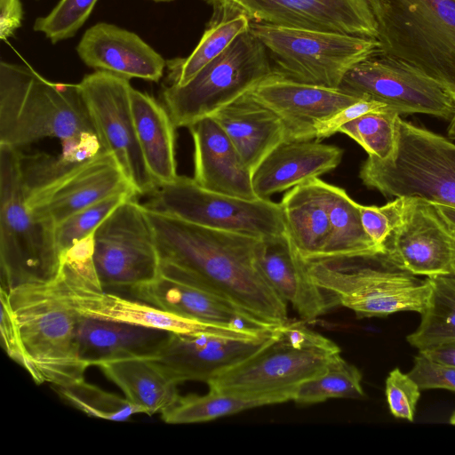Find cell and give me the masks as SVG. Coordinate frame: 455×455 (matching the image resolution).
<instances>
[{
	"label": "cell",
	"instance_id": "50",
	"mask_svg": "<svg viewBox=\"0 0 455 455\" xmlns=\"http://www.w3.org/2000/svg\"><path fill=\"white\" fill-rule=\"evenodd\" d=\"M154 1L165 2V1H172V0H154Z\"/></svg>",
	"mask_w": 455,
	"mask_h": 455
},
{
	"label": "cell",
	"instance_id": "12",
	"mask_svg": "<svg viewBox=\"0 0 455 455\" xmlns=\"http://www.w3.org/2000/svg\"><path fill=\"white\" fill-rule=\"evenodd\" d=\"M93 262L102 287L131 288L159 275L154 231L143 204L129 198L93 233Z\"/></svg>",
	"mask_w": 455,
	"mask_h": 455
},
{
	"label": "cell",
	"instance_id": "40",
	"mask_svg": "<svg viewBox=\"0 0 455 455\" xmlns=\"http://www.w3.org/2000/svg\"><path fill=\"white\" fill-rule=\"evenodd\" d=\"M410 197L399 196L382 206L359 204L361 221L370 238L382 250L391 233L402 223Z\"/></svg>",
	"mask_w": 455,
	"mask_h": 455
},
{
	"label": "cell",
	"instance_id": "14",
	"mask_svg": "<svg viewBox=\"0 0 455 455\" xmlns=\"http://www.w3.org/2000/svg\"><path fill=\"white\" fill-rule=\"evenodd\" d=\"M339 88L386 103L399 115L451 119L455 114V99L446 89L409 63L379 51L354 66Z\"/></svg>",
	"mask_w": 455,
	"mask_h": 455
},
{
	"label": "cell",
	"instance_id": "9",
	"mask_svg": "<svg viewBox=\"0 0 455 455\" xmlns=\"http://www.w3.org/2000/svg\"><path fill=\"white\" fill-rule=\"evenodd\" d=\"M266 47L273 72L292 81L339 88L346 74L379 51L376 38L250 22Z\"/></svg>",
	"mask_w": 455,
	"mask_h": 455
},
{
	"label": "cell",
	"instance_id": "3",
	"mask_svg": "<svg viewBox=\"0 0 455 455\" xmlns=\"http://www.w3.org/2000/svg\"><path fill=\"white\" fill-rule=\"evenodd\" d=\"M340 354L331 339L302 321H288L254 354L207 382L210 389L292 401L296 388Z\"/></svg>",
	"mask_w": 455,
	"mask_h": 455
},
{
	"label": "cell",
	"instance_id": "51",
	"mask_svg": "<svg viewBox=\"0 0 455 455\" xmlns=\"http://www.w3.org/2000/svg\"><path fill=\"white\" fill-rule=\"evenodd\" d=\"M453 1H455V0H453Z\"/></svg>",
	"mask_w": 455,
	"mask_h": 455
},
{
	"label": "cell",
	"instance_id": "30",
	"mask_svg": "<svg viewBox=\"0 0 455 455\" xmlns=\"http://www.w3.org/2000/svg\"><path fill=\"white\" fill-rule=\"evenodd\" d=\"M142 413L153 415L173 405L180 397L177 384L147 357L109 361L99 365Z\"/></svg>",
	"mask_w": 455,
	"mask_h": 455
},
{
	"label": "cell",
	"instance_id": "31",
	"mask_svg": "<svg viewBox=\"0 0 455 455\" xmlns=\"http://www.w3.org/2000/svg\"><path fill=\"white\" fill-rule=\"evenodd\" d=\"M250 20L240 12L214 8V14L198 44L185 58L166 60L168 84L184 85L203 68L220 56L250 28Z\"/></svg>",
	"mask_w": 455,
	"mask_h": 455
},
{
	"label": "cell",
	"instance_id": "10",
	"mask_svg": "<svg viewBox=\"0 0 455 455\" xmlns=\"http://www.w3.org/2000/svg\"><path fill=\"white\" fill-rule=\"evenodd\" d=\"M272 72L266 47L248 29L188 83L164 86V106L176 128H188L235 100Z\"/></svg>",
	"mask_w": 455,
	"mask_h": 455
},
{
	"label": "cell",
	"instance_id": "48",
	"mask_svg": "<svg viewBox=\"0 0 455 455\" xmlns=\"http://www.w3.org/2000/svg\"><path fill=\"white\" fill-rule=\"evenodd\" d=\"M448 134L450 139L455 140V114L451 119L450 126L448 129Z\"/></svg>",
	"mask_w": 455,
	"mask_h": 455
},
{
	"label": "cell",
	"instance_id": "36",
	"mask_svg": "<svg viewBox=\"0 0 455 455\" xmlns=\"http://www.w3.org/2000/svg\"><path fill=\"white\" fill-rule=\"evenodd\" d=\"M54 389L63 400L90 417L125 421L133 414L142 413L126 398L107 392L84 379L66 386H54Z\"/></svg>",
	"mask_w": 455,
	"mask_h": 455
},
{
	"label": "cell",
	"instance_id": "23",
	"mask_svg": "<svg viewBox=\"0 0 455 455\" xmlns=\"http://www.w3.org/2000/svg\"><path fill=\"white\" fill-rule=\"evenodd\" d=\"M256 257L267 281L303 321L314 322L337 306L310 278L286 233L259 239Z\"/></svg>",
	"mask_w": 455,
	"mask_h": 455
},
{
	"label": "cell",
	"instance_id": "41",
	"mask_svg": "<svg viewBox=\"0 0 455 455\" xmlns=\"http://www.w3.org/2000/svg\"><path fill=\"white\" fill-rule=\"evenodd\" d=\"M420 391L418 383L408 373L398 368L392 370L385 383V395L392 415L413 421Z\"/></svg>",
	"mask_w": 455,
	"mask_h": 455
},
{
	"label": "cell",
	"instance_id": "20",
	"mask_svg": "<svg viewBox=\"0 0 455 455\" xmlns=\"http://www.w3.org/2000/svg\"><path fill=\"white\" fill-rule=\"evenodd\" d=\"M139 300L202 323L239 331L267 334L278 326L245 311L208 286L159 275L154 280L129 288Z\"/></svg>",
	"mask_w": 455,
	"mask_h": 455
},
{
	"label": "cell",
	"instance_id": "44",
	"mask_svg": "<svg viewBox=\"0 0 455 455\" xmlns=\"http://www.w3.org/2000/svg\"><path fill=\"white\" fill-rule=\"evenodd\" d=\"M386 103L370 99H362L334 114L316 124V140L328 138L339 132L345 124L373 111L389 109ZM392 109V108H391Z\"/></svg>",
	"mask_w": 455,
	"mask_h": 455
},
{
	"label": "cell",
	"instance_id": "4",
	"mask_svg": "<svg viewBox=\"0 0 455 455\" xmlns=\"http://www.w3.org/2000/svg\"><path fill=\"white\" fill-rule=\"evenodd\" d=\"M313 282L338 305L358 318L413 311L422 314L432 292L430 279L421 280L396 267L386 252L321 258L305 261Z\"/></svg>",
	"mask_w": 455,
	"mask_h": 455
},
{
	"label": "cell",
	"instance_id": "29",
	"mask_svg": "<svg viewBox=\"0 0 455 455\" xmlns=\"http://www.w3.org/2000/svg\"><path fill=\"white\" fill-rule=\"evenodd\" d=\"M132 111L148 169L158 186L177 176L175 128L167 109L152 96L132 87Z\"/></svg>",
	"mask_w": 455,
	"mask_h": 455
},
{
	"label": "cell",
	"instance_id": "26",
	"mask_svg": "<svg viewBox=\"0 0 455 455\" xmlns=\"http://www.w3.org/2000/svg\"><path fill=\"white\" fill-rule=\"evenodd\" d=\"M211 116L228 134L251 172L276 146L286 140L280 118L249 92L220 108Z\"/></svg>",
	"mask_w": 455,
	"mask_h": 455
},
{
	"label": "cell",
	"instance_id": "45",
	"mask_svg": "<svg viewBox=\"0 0 455 455\" xmlns=\"http://www.w3.org/2000/svg\"><path fill=\"white\" fill-rule=\"evenodd\" d=\"M23 10L20 0H0V38L6 41L20 28Z\"/></svg>",
	"mask_w": 455,
	"mask_h": 455
},
{
	"label": "cell",
	"instance_id": "18",
	"mask_svg": "<svg viewBox=\"0 0 455 455\" xmlns=\"http://www.w3.org/2000/svg\"><path fill=\"white\" fill-rule=\"evenodd\" d=\"M385 247L392 263L415 275L455 274V228L425 199L410 197Z\"/></svg>",
	"mask_w": 455,
	"mask_h": 455
},
{
	"label": "cell",
	"instance_id": "37",
	"mask_svg": "<svg viewBox=\"0 0 455 455\" xmlns=\"http://www.w3.org/2000/svg\"><path fill=\"white\" fill-rule=\"evenodd\" d=\"M400 115L394 109L364 114L342 125L338 132L356 141L368 155L388 158L396 143V121Z\"/></svg>",
	"mask_w": 455,
	"mask_h": 455
},
{
	"label": "cell",
	"instance_id": "32",
	"mask_svg": "<svg viewBox=\"0 0 455 455\" xmlns=\"http://www.w3.org/2000/svg\"><path fill=\"white\" fill-rule=\"evenodd\" d=\"M322 188L331 228L330 238L322 258L386 252L364 231L359 204L339 187L322 180Z\"/></svg>",
	"mask_w": 455,
	"mask_h": 455
},
{
	"label": "cell",
	"instance_id": "21",
	"mask_svg": "<svg viewBox=\"0 0 455 455\" xmlns=\"http://www.w3.org/2000/svg\"><path fill=\"white\" fill-rule=\"evenodd\" d=\"M248 92L280 118L285 140H315L319 122L362 100L340 88L299 83L275 72Z\"/></svg>",
	"mask_w": 455,
	"mask_h": 455
},
{
	"label": "cell",
	"instance_id": "11",
	"mask_svg": "<svg viewBox=\"0 0 455 455\" xmlns=\"http://www.w3.org/2000/svg\"><path fill=\"white\" fill-rule=\"evenodd\" d=\"M143 205L198 226L259 239L286 233L280 203L213 192L186 176L158 186Z\"/></svg>",
	"mask_w": 455,
	"mask_h": 455
},
{
	"label": "cell",
	"instance_id": "25",
	"mask_svg": "<svg viewBox=\"0 0 455 455\" xmlns=\"http://www.w3.org/2000/svg\"><path fill=\"white\" fill-rule=\"evenodd\" d=\"M343 150L315 140H284L252 172L255 196L269 199L275 193L319 178L338 167Z\"/></svg>",
	"mask_w": 455,
	"mask_h": 455
},
{
	"label": "cell",
	"instance_id": "19",
	"mask_svg": "<svg viewBox=\"0 0 455 455\" xmlns=\"http://www.w3.org/2000/svg\"><path fill=\"white\" fill-rule=\"evenodd\" d=\"M274 331L251 339L209 333H170L150 359L177 385L188 380L207 383L254 354Z\"/></svg>",
	"mask_w": 455,
	"mask_h": 455
},
{
	"label": "cell",
	"instance_id": "1",
	"mask_svg": "<svg viewBox=\"0 0 455 455\" xmlns=\"http://www.w3.org/2000/svg\"><path fill=\"white\" fill-rule=\"evenodd\" d=\"M145 209L155 235L159 275L212 288L272 325L289 321L288 303L259 267V238Z\"/></svg>",
	"mask_w": 455,
	"mask_h": 455
},
{
	"label": "cell",
	"instance_id": "2",
	"mask_svg": "<svg viewBox=\"0 0 455 455\" xmlns=\"http://www.w3.org/2000/svg\"><path fill=\"white\" fill-rule=\"evenodd\" d=\"M56 138L84 161L103 148L77 84L52 83L26 65L0 63V144L17 148Z\"/></svg>",
	"mask_w": 455,
	"mask_h": 455
},
{
	"label": "cell",
	"instance_id": "27",
	"mask_svg": "<svg viewBox=\"0 0 455 455\" xmlns=\"http://www.w3.org/2000/svg\"><path fill=\"white\" fill-rule=\"evenodd\" d=\"M171 332L81 315L78 349L89 367L125 358L153 357Z\"/></svg>",
	"mask_w": 455,
	"mask_h": 455
},
{
	"label": "cell",
	"instance_id": "17",
	"mask_svg": "<svg viewBox=\"0 0 455 455\" xmlns=\"http://www.w3.org/2000/svg\"><path fill=\"white\" fill-rule=\"evenodd\" d=\"M117 194L137 195L113 155L102 151L25 197L36 216L57 226L76 212Z\"/></svg>",
	"mask_w": 455,
	"mask_h": 455
},
{
	"label": "cell",
	"instance_id": "24",
	"mask_svg": "<svg viewBox=\"0 0 455 455\" xmlns=\"http://www.w3.org/2000/svg\"><path fill=\"white\" fill-rule=\"evenodd\" d=\"M188 128L194 142L195 181L213 192L258 199L252 188V172L217 121L209 116Z\"/></svg>",
	"mask_w": 455,
	"mask_h": 455
},
{
	"label": "cell",
	"instance_id": "5",
	"mask_svg": "<svg viewBox=\"0 0 455 455\" xmlns=\"http://www.w3.org/2000/svg\"><path fill=\"white\" fill-rule=\"evenodd\" d=\"M379 52L415 67L455 99V1L366 0Z\"/></svg>",
	"mask_w": 455,
	"mask_h": 455
},
{
	"label": "cell",
	"instance_id": "22",
	"mask_svg": "<svg viewBox=\"0 0 455 455\" xmlns=\"http://www.w3.org/2000/svg\"><path fill=\"white\" fill-rule=\"evenodd\" d=\"M76 52L86 66L127 79L158 82L167 63L137 34L107 22L89 28Z\"/></svg>",
	"mask_w": 455,
	"mask_h": 455
},
{
	"label": "cell",
	"instance_id": "47",
	"mask_svg": "<svg viewBox=\"0 0 455 455\" xmlns=\"http://www.w3.org/2000/svg\"><path fill=\"white\" fill-rule=\"evenodd\" d=\"M440 214L455 228V208L440 204H434Z\"/></svg>",
	"mask_w": 455,
	"mask_h": 455
},
{
	"label": "cell",
	"instance_id": "35",
	"mask_svg": "<svg viewBox=\"0 0 455 455\" xmlns=\"http://www.w3.org/2000/svg\"><path fill=\"white\" fill-rule=\"evenodd\" d=\"M364 396L360 371L339 354L320 373L300 384L292 401L306 405L331 398L361 399Z\"/></svg>",
	"mask_w": 455,
	"mask_h": 455
},
{
	"label": "cell",
	"instance_id": "34",
	"mask_svg": "<svg viewBox=\"0 0 455 455\" xmlns=\"http://www.w3.org/2000/svg\"><path fill=\"white\" fill-rule=\"evenodd\" d=\"M276 403L272 398L230 394L209 388V392L203 395L180 396L173 405L162 412V419L168 424L200 423Z\"/></svg>",
	"mask_w": 455,
	"mask_h": 455
},
{
	"label": "cell",
	"instance_id": "39",
	"mask_svg": "<svg viewBox=\"0 0 455 455\" xmlns=\"http://www.w3.org/2000/svg\"><path fill=\"white\" fill-rule=\"evenodd\" d=\"M99 0H60L44 17L36 20L33 28L52 44L70 38L84 24Z\"/></svg>",
	"mask_w": 455,
	"mask_h": 455
},
{
	"label": "cell",
	"instance_id": "13",
	"mask_svg": "<svg viewBox=\"0 0 455 455\" xmlns=\"http://www.w3.org/2000/svg\"><path fill=\"white\" fill-rule=\"evenodd\" d=\"M100 142L111 153L137 195L158 187L139 144L131 104L129 79L101 70L78 84Z\"/></svg>",
	"mask_w": 455,
	"mask_h": 455
},
{
	"label": "cell",
	"instance_id": "8",
	"mask_svg": "<svg viewBox=\"0 0 455 455\" xmlns=\"http://www.w3.org/2000/svg\"><path fill=\"white\" fill-rule=\"evenodd\" d=\"M359 176L386 197L415 196L455 208V144L400 116L394 153L387 159L368 155Z\"/></svg>",
	"mask_w": 455,
	"mask_h": 455
},
{
	"label": "cell",
	"instance_id": "38",
	"mask_svg": "<svg viewBox=\"0 0 455 455\" xmlns=\"http://www.w3.org/2000/svg\"><path fill=\"white\" fill-rule=\"evenodd\" d=\"M132 197L135 196L114 195L76 212L59 223L55 228V236L60 257L76 243L94 233L119 204Z\"/></svg>",
	"mask_w": 455,
	"mask_h": 455
},
{
	"label": "cell",
	"instance_id": "43",
	"mask_svg": "<svg viewBox=\"0 0 455 455\" xmlns=\"http://www.w3.org/2000/svg\"><path fill=\"white\" fill-rule=\"evenodd\" d=\"M1 300V343L6 354L18 364L28 370V360L24 352L19 325L15 319L9 294L0 289Z\"/></svg>",
	"mask_w": 455,
	"mask_h": 455
},
{
	"label": "cell",
	"instance_id": "6",
	"mask_svg": "<svg viewBox=\"0 0 455 455\" xmlns=\"http://www.w3.org/2000/svg\"><path fill=\"white\" fill-rule=\"evenodd\" d=\"M8 294L34 381L66 386L84 379L88 366L78 349L81 315L52 282L23 284Z\"/></svg>",
	"mask_w": 455,
	"mask_h": 455
},
{
	"label": "cell",
	"instance_id": "33",
	"mask_svg": "<svg viewBox=\"0 0 455 455\" xmlns=\"http://www.w3.org/2000/svg\"><path fill=\"white\" fill-rule=\"evenodd\" d=\"M432 292L418 328L406 338L419 351L455 343V274L428 277Z\"/></svg>",
	"mask_w": 455,
	"mask_h": 455
},
{
	"label": "cell",
	"instance_id": "16",
	"mask_svg": "<svg viewBox=\"0 0 455 455\" xmlns=\"http://www.w3.org/2000/svg\"><path fill=\"white\" fill-rule=\"evenodd\" d=\"M250 21L377 38L366 0H203Z\"/></svg>",
	"mask_w": 455,
	"mask_h": 455
},
{
	"label": "cell",
	"instance_id": "15",
	"mask_svg": "<svg viewBox=\"0 0 455 455\" xmlns=\"http://www.w3.org/2000/svg\"><path fill=\"white\" fill-rule=\"evenodd\" d=\"M52 283L60 296L82 316L143 326L171 333H209L237 339H259L255 334L226 326L202 323L104 291L99 283H85L58 275Z\"/></svg>",
	"mask_w": 455,
	"mask_h": 455
},
{
	"label": "cell",
	"instance_id": "7",
	"mask_svg": "<svg viewBox=\"0 0 455 455\" xmlns=\"http://www.w3.org/2000/svg\"><path fill=\"white\" fill-rule=\"evenodd\" d=\"M20 151L0 144L1 289L52 282L61 262L55 228L36 216L26 202Z\"/></svg>",
	"mask_w": 455,
	"mask_h": 455
},
{
	"label": "cell",
	"instance_id": "46",
	"mask_svg": "<svg viewBox=\"0 0 455 455\" xmlns=\"http://www.w3.org/2000/svg\"><path fill=\"white\" fill-rule=\"evenodd\" d=\"M419 352L433 361L455 367V343Z\"/></svg>",
	"mask_w": 455,
	"mask_h": 455
},
{
	"label": "cell",
	"instance_id": "28",
	"mask_svg": "<svg viewBox=\"0 0 455 455\" xmlns=\"http://www.w3.org/2000/svg\"><path fill=\"white\" fill-rule=\"evenodd\" d=\"M280 205L297 254L304 261L322 258L331 231L322 180L315 178L289 189Z\"/></svg>",
	"mask_w": 455,
	"mask_h": 455
},
{
	"label": "cell",
	"instance_id": "49",
	"mask_svg": "<svg viewBox=\"0 0 455 455\" xmlns=\"http://www.w3.org/2000/svg\"><path fill=\"white\" fill-rule=\"evenodd\" d=\"M450 423L455 425V412L451 416Z\"/></svg>",
	"mask_w": 455,
	"mask_h": 455
},
{
	"label": "cell",
	"instance_id": "42",
	"mask_svg": "<svg viewBox=\"0 0 455 455\" xmlns=\"http://www.w3.org/2000/svg\"><path fill=\"white\" fill-rule=\"evenodd\" d=\"M408 374L421 390L446 389L455 392V367L433 361L420 352L414 357L413 366Z\"/></svg>",
	"mask_w": 455,
	"mask_h": 455
}]
</instances>
